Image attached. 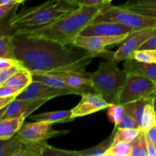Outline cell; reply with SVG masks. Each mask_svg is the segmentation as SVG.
<instances>
[{"instance_id":"obj_1","label":"cell","mask_w":156,"mask_h":156,"mask_svg":"<svg viewBox=\"0 0 156 156\" xmlns=\"http://www.w3.org/2000/svg\"><path fill=\"white\" fill-rule=\"evenodd\" d=\"M17 59L34 74L74 72L85 73L95 53L39 37L14 33Z\"/></svg>"},{"instance_id":"obj_2","label":"cell","mask_w":156,"mask_h":156,"mask_svg":"<svg viewBox=\"0 0 156 156\" xmlns=\"http://www.w3.org/2000/svg\"><path fill=\"white\" fill-rule=\"evenodd\" d=\"M105 5H80L48 25L31 30H17L14 33L44 37L63 45H72L75 39L98 15Z\"/></svg>"},{"instance_id":"obj_3","label":"cell","mask_w":156,"mask_h":156,"mask_svg":"<svg viewBox=\"0 0 156 156\" xmlns=\"http://www.w3.org/2000/svg\"><path fill=\"white\" fill-rule=\"evenodd\" d=\"M79 6L69 0H47L35 7L23 8L19 13L15 12L8 20V24L13 33L40 28L54 22Z\"/></svg>"},{"instance_id":"obj_4","label":"cell","mask_w":156,"mask_h":156,"mask_svg":"<svg viewBox=\"0 0 156 156\" xmlns=\"http://www.w3.org/2000/svg\"><path fill=\"white\" fill-rule=\"evenodd\" d=\"M88 73L95 92L108 103L118 104L119 94L127 79L125 70L120 69L114 59H108L101 62L96 71Z\"/></svg>"},{"instance_id":"obj_5","label":"cell","mask_w":156,"mask_h":156,"mask_svg":"<svg viewBox=\"0 0 156 156\" xmlns=\"http://www.w3.org/2000/svg\"><path fill=\"white\" fill-rule=\"evenodd\" d=\"M92 21H112L137 31L156 27V18L134 12L123 5H113L111 3L105 4Z\"/></svg>"},{"instance_id":"obj_6","label":"cell","mask_w":156,"mask_h":156,"mask_svg":"<svg viewBox=\"0 0 156 156\" xmlns=\"http://www.w3.org/2000/svg\"><path fill=\"white\" fill-rule=\"evenodd\" d=\"M53 124L46 121L24 122L16 135L24 143L46 146L50 139L65 135L69 132V130H56L53 128Z\"/></svg>"},{"instance_id":"obj_7","label":"cell","mask_w":156,"mask_h":156,"mask_svg":"<svg viewBox=\"0 0 156 156\" xmlns=\"http://www.w3.org/2000/svg\"><path fill=\"white\" fill-rule=\"evenodd\" d=\"M133 34H125L117 36H85L79 34L75 39L72 45L95 53L98 56L113 59L114 52H109L106 50V47L113 44L124 42Z\"/></svg>"},{"instance_id":"obj_8","label":"cell","mask_w":156,"mask_h":156,"mask_svg":"<svg viewBox=\"0 0 156 156\" xmlns=\"http://www.w3.org/2000/svg\"><path fill=\"white\" fill-rule=\"evenodd\" d=\"M156 83L147 78L136 75H128L127 79L119 94L120 105H126L142 98L152 97Z\"/></svg>"},{"instance_id":"obj_9","label":"cell","mask_w":156,"mask_h":156,"mask_svg":"<svg viewBox=\"0 0 156 156\" xmlns=\"http://www.w3.org/2000/svg\"><path fill=\"white\" fill-rule=\"evenodd\" d=\"M72 94L69 91L66 90L54 88L48 85L33 80L31 83L29 84L22 91L21 94H18L16 99L20 100H38V99H50L59 96L69 95Z\"/></svg>"},{"instance_id":"obj_10","label":"cell","mask_w":156,"mask_h":156,"mask_svg":"<svg viewBox=\"0 0 156 156\" xmlns=\"http://www.w3.org/2000/svg\"><path fill=\"white\" fill-rule=\"evenodd\" d=\"M108 103L100 94L88 92L83 94L79 103L72 109V118L84 117L94 113L105 110L110 106Z\"/></svg>"},{"instance_id":"obj_11","label":"cell","mask_w":156,"mask_h":156,"mask_svg":"<svg viewBox=\"0 0 156 156\" xmlns=\"http://www.w3.org/2000/svg\"><path fill=\"white\" fill-rule=\"evenodd\" d=\"M48 101L47 99L20 100L15 98L9 106L0 109V120L15 117H23L25 119Z\"/></svg>"},{"instance_id":"obj_12","label":"cell","mask_w":156,"mask_h":156,"mask_svg":"<svg viewBox=\"0 0 156 156\" xmlns=\"http://www.w3.org/2000/svg\"><path fill=\"white\" fill-rule=\"evenodd\" d=\"M155 28L144 29L131 35L127 40L123 42L121 47H119L117 51L114 52L113 59L118 62L129 59L132 53L140 50L143 44L152 36Z\"/></svg>"},{"instance_id":"obj_13","label":"cell","mask_w":156,"mask_h":156,"mask_svg":"<svg viewBox=\"0 0 156 156\" xmlns=\"http://www.w3.org/2000/svg\"><path fill=\"white\" fill-rule=\"evenodd\" d=\"M135 32L137 30L112 21H91L81 34L85 36H117Z\"/></svg>"},{"instance_id":"obj_14","label":"cell","mask_w":156,"mask_h":156,"mask_svg":"<svg viewBox=\"0 0 156 156\" xmlns=\"http://www.w3.org/2000/svg\"><path fill=\"white\" fill-rule=\"evenodd\" d=\"M52 74L56 75V76L60 78L70 86L82 90L85 93H96L92 87V82L88 76V72L85 73L65 72V73H56Z\"/></svg>"},{"instance_id":"obj_15","label":"cell","mask_w":156,"mask_h":156,"mask_svg":"<svg viewBox=\"0 0 156 156\" xmlns=\"http://www.w3.org/2000/svg\"><path fill=\"white\" fill-rule=\"evenodd\" d=\"M123 69L128 75L143 76L156 83V62L148 63L134 59H127L123 62Z\"/></svg>"},{"instance_id":"obj_16","label":"cell","mask_w":156,"mask_h":156,"mask_svg":"<svg viewBox=\"0 0 156 156\" xmlns=\"http://www.w3.org/2000/svg\"><path fill=\"white\" fill-rule=\"evenodd\" d=\"M0 156H30L24 143L18 136L8 140H0Z\"/></svg>"},{"instance_id":"obj_17","label":"cell","mask_w":156,"mask_h":156,"mask_svg":"<svg viewBox=\"0 0 156 156\" xmlns=\"http://www.w3.org/2000/svg\"><path fill=\"white\" fill-rule=\"evenodd\" d=\"M32 76H33V80L39 81V82H43L50 86L54 87V88L66 90V91H69L72 94L82 95L83 94H85L82 90L70 86L66 82H64L62 79H61L60 78L54 74H34Z\"/></svg>"},{"instance_id":"obj_18","label":"cell","mask_w":156,"mask_h":156,"mask_svg":"<svg viewBox=\"0 0 156 156\" xmlns=\"http://www.w3.org/2000/svg\"><path fill=\"white\" fill-rule=\"evenodd\" d=\"M25 119L15 117L1 120L0 121V140H4L12 138L16 135L23 126Z\"/></svg>"},{"instance_id":"obj_19","label":"cell","mask_w":156,"mask_h":156,"mask_svg":"<svg viewBox=\"0 0 156 156\" xmlns=\"http://www.w3.org/2000/svg\"><path fill=\"white\" fill-rule=\"evenodd\" d=\"M30 120L34 121H46L50 123H66L73 121L72 118V110L66 111H56L51 112L43 113L30 116Z\"/></svg>"},{"instance_id":"obj_20","label":"cell","mask_w":156,"mask_h":156,"mask_svg":"<svg viewBox=\"0 0 156 156\" xmlns=\"http://www.w3.org/2000/svg\"><path fill=\"white\" fill-rule=\"evenodd\" d=\"M117 129V126H114V129H113L111 135L105 139V140L100 143L99 144L90 148V149H85V150L79 151L80 156H104L105 152L108 150L111 145L114 142V136Z\"/></svg>"},{"instance_id":"obj_21","label":"cell","mask_w":156,"mask_h":156,"mask_svg":"<svg viewBox=\"0 0 156 156\" xmlns=\"http://www.w3.org/2000/svg\"><path fill=\"white\" fill-rule=\"evenodd\" d=\"M33 81L32 73L25 67L19 69L12 76H11L3 85H12L25 88Z\"/></svg>"},{"instance_id":"obj_22","label":"cell","mask_w":156,"mask_h":156,"mask_svg":"<svg viewBox=\"0 0 156 156\" xmlns=\"http://www.w3.org/2000/svg\"><path fill=\"white\" fill-rule=\"evenodd\" d=\"M13 34H2L0 37V57L16 59Z\"/></svg>"},{"instance_id":"obj_23","label":"cell","mask_w":156,"mask_h":156,"mask_svg":"<svg viewBox=\"0 0 156 156\" xmlns=\"http://www.w3.org/2000/svg\"><path fill=\"white\" fill-rule=\"evenodd\" d=\"M151 98H142L140 99V100L129 102V103L124 105L125 111H127L128 113H129L133 117V118L138 123L140 126H141L142 117H143L145 106L150 101Z\"/></svg>"},{"instance_id":"obj_24","label":"cell","mask_w":156,"mask_h":156,"mask_svg":"<svg viewBox=\"0 0 156 156\" xmlns=\"http://www.w3.org/2000/svg\"><path fill=\"white\" fill-rule=\"evenodd\" d=\"M131 143H132V151H131L130 156H149L146 131L141 129L138 136Z\"/></svg>"},{"instance_id":"obj_25","label":"cell","mask_w":156,"mask_h":156,"mask_svg":"<svg viewBox=\"0 0 156 156\" xmlns=\"http://www.w3.org/2000/svg\"><path fill=\"white\" fill-rule=\"evenodd\" d=\"M155 123V114L154 110L153 104H152V98L149 102L146 105L143 111V117H142L141 126L140 129L143 131H147L150 129Z\"/></svg>"},{"instance_id":"obj_26","label":"cell","mask_w":156,"mask_h":156,"mask_svg":"<svg viewBox=\"0 0 156 156\" xmlns=\"http://www.w3.org/2000/svg\"><path fill=\"white\" fill-rule=\"evenodd\" d=\"M123 6L136 13L156 18V0L132 5H123Z\"/></svg>"},{"instance_id":"obj_27","label":"cell","mask_w":156,"mask_h":156,"mask_svg":"<svg viewBox=\"0 0 156 156\" xmlns=\"http://www.w3.org/2000/svg\"><path fill=\"white\" fill-rule=\"evenodd\" d=\"M132 143L126 142H114L104 156H130Z\"/></svg>"},{"instance_id":"obj_28","label":"cell","mask_w":156,"mask_h":156,"mask_svg":"<svg viewBox=\"0 0 156 156\" xmlns=\"http://www.w3.org/2000/svg\"><path fill=\"white\" fill-rule=\"evenodd\" d=\"M140 129L137 128H117L114 136V142L132 143L140 133Z\"/></svg>"},{"instance_id":"obj_29","label":"cell","mask_w":156,"mask_h":156,"mask_svg":"<svg viewBox=\"0 0 156 156\" xmlns=\"http://www.w3.org/2000/svg\"><path fill=\"white\" fill-rule=\"evenodd\" d=\"M125 113L124 105L120 104H111L108 108V117L110 121L115 126L120 123Z\"/></svg>"},{"instance_id":"obj_30","label":"cell","mask_w":156,"mask_h":156,"mask_svg":"<svg viewBox=\"0 0 156 156\" xmlns=\"http://www.w3.org/2000/svg\"><path fill=\"white\" fill-rule=\"evenodd\" d=\"M129 59L148 63L156 62V50H138L132 53Z\"/></svg>"},{"instance_id":"obj_31","label":"cell","mask_w":156,"mask_h":156,"mask_svg":"<svg viewBox=\"0 0 156 156\" xmlns=\"http://www.w3.org/2000/svg\"><path fill=\"white\" fill-rule=\"evenodd\" d=\"M41 156H80L79 151L64 150L46 145L43 149Z\"/></svg>"},{"instance_id":"obj_32","label":"cell","mask_w":156,"mask_h":156,"mask_svg":"<svg viewBox=\"0 0 156 156\" xmlns=\"http://www.w3.org/2000/svg\"><path fill=\"white\" fill-rule=\"evenodd\" d=\"M116 126L117 128H137V129H140V125L136 121L133 117L126 111H125L124 115H123L121 121Z\"/></svg>"},{"instance_id":"obj_33","label":"cell","mask_w":156,"mask_h":156,"mask_svg":"<svg viewBox=\"0 0 156 156\" xmlns=\"http://www.w3.org/2000/svg\"><path fill=\"white\" fill-rule=\"evenodd\" d=\"M24 88H19L12 85H0V97H5V96H18L21 94Z\"/></svg>"},{"instance_id":"obj_34","label":"cell","mask_w":156,"mask_h":156,"mask_svg":"<svg viewBox=\"0 0 156 156\" xmlns=\"http://www.w3.org/2000/svg\"><path fill=\"white\" fill-rule=\"evenodd\" d=\"M22 67L24 66L22 65H15L9 68L0 70V85H3L11 76H13L18 70H19V69Z\"/></svg>"},{"instance_id":"obj_35","label":"cell","mask_w":156,"mask_h":156,"mask_svg":"<svg viewBox=\"0 0 156 156\" xmlns=\"http://www.w3.org/2000/svg\"><path fill=\"white\" fill-rule=\"evenodd\" d=\"M15 65H22V63L17 59L0 57V70L9 68V67Z\"/></svg>"},{"instance_id":"obj_36","label":"cell","mask_w":156,"mask_h":156,"mask_svg":"<svg viewBox=\"0 0 156 156\" xmlns=\"http://www.w3.org/2000/svg\"><path fill=\"white\" fill-rule=\"evenodd\" d=\"M140 50H156V28L152 36L143 44Z\"/></svg>"},{"instance_id":"obj_37","label":"cell","mask_w":156,"mask_h":156,"mask_svg":"<svg viewBox=\"0 0 156 156\" xmlns=\"http://www.w3.org/2000/svg\"><path fill=\"white\" fill-rule=\"evenodd\" d=\"M16 96H5V97H0V109L9 106L15 99Z\"/></svg>"},{"instance_id":"obj_38","label":"cell","mask_w":156,"mask_h":156,"mask_svg":"<svg viewBox=\"0 0 156 156\" xmlns=\"http://www.w3.org/2000/svg\"><path fill=\"white\" fill-rule=\"evenodd\" d=\"M146 143H147V149L148 152H149V156H156V148L155 145L150 140L149 136L146 133Z\"/></svg>"},{"instance_id":"obj_39","label":"cell","mask_w":156,"mask_h":156,"mask_svg":"<svg viewBox=\"0 0 156 156\" xmlns=\"http://www.w3.org/2000/svg\"><path fill=\"white\" fill-rule=\"evenodd\" d=\"M146 133L156 148V125L152 126L149 130L146 131Z\"/></svg>"},{"instance_id":"obj_40","label":"cell","mask_w":156,"mask_h":156,"mask_svg":"<svg viewBox=\"0 0 156 156\" xmlns=\"http://www.w3.org/2000/svg\"><path fill=\"white\" fill-rule=\"evenodd\" d=\"M151 1H154V0H127L124 5H132L140 4V3H144Z\"/></svg>"},{"instance_id":"obj_41","label":"cell","mask_w":156,"mask_h":156,"mask_svg":"<svg viewBox=\"0 0 156 156\" xmlns=\"http://www.w3.org/2000/svg\"><path fill=\"white\" fill-rule=\"evenodd\" d=\"M9 4H18L15 0H0V5Z\"/></svg>"},{"instance_id":"obj_42","label":"cell","mask_w":156,"mask_h":156,"mask_svg":"<svg viewBox=\"0 0 156 156\" xmlns=\"http://www.w3.org/2000/svg\"><path fill=\"white\" fill-rule=\"evenodd\" d=\"M69 1L74 3V4L78 5H83L86 0H69Z\"/></svg>"},{"instance_id":"obj_43","label":"cell","mask_w":156,"mask_h":156,"mask_svg":"<svg viewBox=\"0 0 156 156\" xmlns=\"http://www.w3.org/2000/svg\"><path fill=\"white\" fill-rule=\"evenodd\" d=\"M152 104H153L154 110H155V123H156V95L152 98Z\"/></svg>"},{"instance_id":"obj_44","label":"cell","mask_w":156,"mask_h":156,"mask_svg":"<svg viewBox=\"0 0 156 156\" xmlns=\"http://www.w3.org/2000/svg\"><path fill=\"white\" fill-rule=\"evenodd\" d=\"M15 1H16L17 3H18V4H21V3L24 2L25 0H15Z\"/></svg>"},{"instance_id":"obj_45","label":"cell","mask_w":156,"mask_h":156,"mask_svg":"<svg viewBox=\"0 0 156 156\" xmlns=\"http://www.w3.org/2000/svg\"><path fill=\"white\" fill-rule=\"evenodd\" d=\"M112 1L113 0H105V4H110V3H111Z\"/></svg>"},{"instance_id":"obj_46","label":"cell","mask_w":156,"mask_h":156,"mask_svg":"<svg viewBox=\"0 0 156 156\" xmlns=\"http://www.w3.org/2000/svg\"><path fill=\"white\" fill-rule=\"evenodd\" d=\"M156 95V89L155 90V91H154V93H153V94H152V98H153L154 96H155Z\"/></svg>"}]
</instances>
